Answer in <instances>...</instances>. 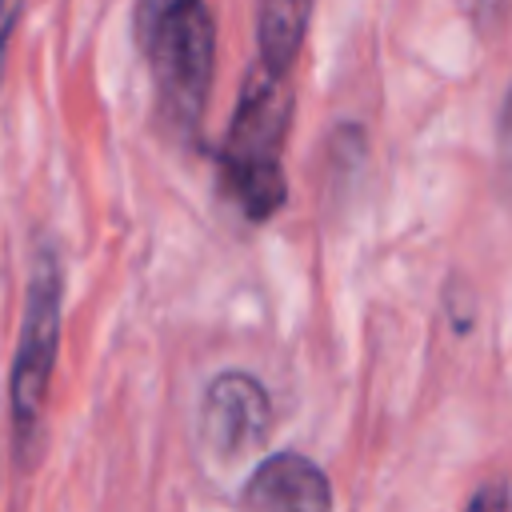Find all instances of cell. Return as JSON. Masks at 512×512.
Masks as SVG:
<instances>
[{
    "instance_id": "1",
    "label": "cell",
    "mask_w": 512,
    "mask_h": 512,
    "mask_svg": "<svg viewBox=\"0 0 512 512\" xmlns=\"http://www.w3.org/2000/svg\"><path fill=\"white\" fill-rule=\"evenodd\" d=\"M136 44L148 60L156 88V116L164 132L192 136L200 128L212 68H216V20L196 0H152L136 8Z\"/></svg>"
},
{
    "instance_id": "2",
    "label": "cell",
    "mask_w": 512,
    "mask_h": 512,
    "mask_svg": "<svg viewBox=\"0 0 512 512\" xmlns=\"http://www.w3.org/2000/svg\"><path fill=\"white\" fill-rule=\"evenodd\" d=\"M292 124V88L260 60L244 72L228 140L220 148V188L252 220H268L284 208L288 184L280 172V148Z\"/></svg>"
},
{
    "instance_id": "3",
    "label": "cell",
    "mask_w": 512,
    "mask_h": 512,
    "mask_svg": "<svg viewBox=\"0 0 512 512\" xmlns=\"http://www.w3.org/2000/svg\"><path fill=\"white\" fill-rule=\"evenodd\" d=\"M60 300H64L60 256L52 244H40L32 256V272H28L24 320H20L16 360H12V388H8L12 440H16L20 464H28V452L36 448L40 424H44L48 384H52L56 348H60Z\"/></svg>"
},
{
    "instance_id": "4",
    "label": "cell",
    "mask_w": 512,
    "mask_h": 512,
    "mask_svg": "<svg viewBox=\"0 0 512 512\" xmlns=\"http://www.w3.org/2000/svg\"><path fill=\"white\" fill-rule=\"evenodd\" d=\"M272 432V400L264 384L248 372H220L200 404V440L220 456L236 460L260 448Z\"/></svg>"
},
{
    "instance_id": "5",
    "label": "cell",
    "mask_w": 512,
    "mask_h": 512,
    "mask_svg": "<svg viewBox=\"0 0 512 512\" xmlns=\"http://www.w3.org/2000/svg\"><path fill=\"white\" fill-rule=\"evenodd\" d=\"M244 512H332V484L300 452H272L240 492Z\"/></svg>"
},
{
    "instance_id": "6",
    "label": "cell",
    "mask_w": 512,
    "mask_h": 512,
    "mask_svg": "<svg viewBox=\"0 0 512 512\" xmlns=\"http://www.w3.org/2000/svg\"><path fill=\"white\" fill-rule=\"evenodd\" d=\"M308 20H312L308 0H264L256 8V48H260V64L272 76L284 80L288 68L296 64Z\"/></svg>"
},
{
    "instance_id": "7",
    "label": "cell",
    "mask_w": 512,
    "mask_h": 512,
    "mask_svg": "<svg viewBox=\"0 0 512 512\" xmlns=\"http://www.w3.org/2000/svg\"><path fill=\"white\" fill-rule=\"evenodd\" d=\"M464 512H512L504 480H488V484H480V488L472 492V500L464 504Z\"/></svg>"
},
{
    "instance_id": "8",
    "label": "cell",
    "mask_w": 512,
    "mask_h": 512,
    "mask_svg": "<svg viewBox=\"0 0 512 512\" xmlns=\"http://www.w3.org/2000/svg\"><path fill=\"white\" fill-rule=\"evenodd\" d=\"M496 152H500V168L512 176V88H508L500 120H496Z\"/></svg>"
},
{
    "instance_id": "9",
    "label": "cell",
    "mask_w": 512,
    "mask_h": 512,
    "mask_svg": "<svg viewBox=\"0 0 512 512\" xmlns=\"http://www.w3.org/2000/svg\"><path fill=\"white\" fill-rule=\"evenodd\" d=\"M20 12H24V4L0 0V80H4V56H8V40H12V28H16Z\"/></svg>"
}]
</instances>
